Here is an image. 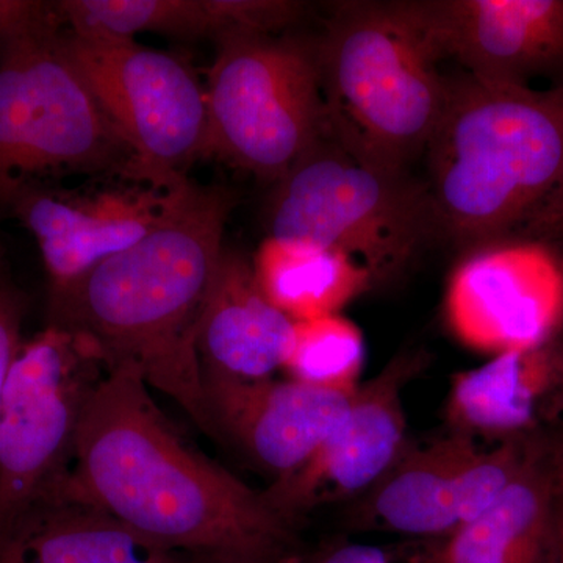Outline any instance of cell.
<instances>
[{"label":"cell","mask_w":563,"mask_h":563,"mask_svg":"<svg viewBox=\"0 0 563 563\" xmlns=\"http://www.w3.org/2000/svg\"><path fill=\"white\" fill-rule=\"evenodd\" d=\"M563 211V192L561 198L555 201L554 206L551 207L550 211H548L547 214L540 220L539 224L536 225V228L532 229V231H539V232H548L550 231L551 225H553V222L558 220L559 214H561Z\"/></svg>","instance_id":"obj_27"},{"label":"cell","mask_w":563,"mask_h":563,"mask_svg":"<svg viewBox=\"0 0 563 563\" xmlns=\"http://www.w3.org/2000/svg\"><path fill=\"white\" fill-rule=\"evenodd\" d=\"M24 298L0 261V401L7 380L20 354Z\"/></svg>","instance_id":"obj_23"},{"label":"cell","mask_w":563,"mask_h":563,"mask_svg":"<svg viewBox=\"0 0 563 563\" xmlns=\"http://www.w3.org/2000/svg\"><path fill=\"white\" fill-rule=\"evenodd\" d=\"M292 324L263 295L252 261L224 247L199 321L202 373L236 380L272 379L282 369Z\"/></svg>","instance_id":"obj_16"},{"label":"cell","mask_w":563,"mask_h":563,"mask_svg":"<svg viewBox=\"0 0 563 563\" xmlns=\"http://www.w3.org/2000/svg\"><path fill=\"white\" fill-rule=\"evenodd\" d=\"M365 342L361 329L342 314L295 321L282 369L295 383L354 395L361 387Z\"/></svg>","instance_id":"obj_22"},{"label":"cell","mask_w":563,"mask_h":563,"mask_svg":"<svg viewBox=\"0 0 563 563\" xmlns=\"http://www.w3.org/2000/svg\"><path fill=\"white\" fill-rule=\"evenodd\" d=\"M555 493H558V517L563 525V442L551 446Z\"/></svg>","instance_id":"obj_25"},{"label":"cell","mask_w":563,"mask_h":563,"mask_svg":"<svg viewBox=\"0 0 563 563\" xmlns=\"http://www.w3.org/2000/svg\"><path fill=\"white\" fill-rule=\"evenodd\" d=\"M188 563H266L257 559L235 554H191Z\"/></svg>","instance_id":"obj_26"},{"label":"cell","mask_w":563,"mask_h":563,"mask_svg":"<svg viewBox=\"0 0 563 563\" xmlns=\"http://www.w3.org/2000/svg\"><path fill=\"white\" fill-rule=\"evenodd\" d=\"M276 184L269 236L343 252L374 282L439 239L424 181L354 154L332 132Z\"/></svg>","instance_id":"obj_6"},{"label":"cell","mask_w":563,"mask_h":563,"mask_svg":"<svg viewBox=\"0 0 563 563\" xmlns=\"http://www.w3.org/2000/svg\"><path fill=\"white\" fill-rule=\"evenodd\" d=\"M558 563H563V525L558 517Z\"/></svg>","instance_id":"obj_28"},{"label":"cell","mask_w":563,"mask_h":563,"mask_svg":"<svg viewBox=\"0 0 563 563\" xmlns=\"http://www.w3.org/2000/svg\"><path fill=\"white\" fill-rule=\"evenodd\" d=\"M424 155L439 239L474 250L532 231L563 192V81L451 79Z\"/></svg>","instance_id":"obj_3"},{"label":"cell","mask_w":563,"mask_h":563,"mask_svg":"<svg viewBox=\"0 0 563 563\" xmlns=\"http://www.w3.org/2000/svg\"><path fill=\"white\" fill-rule=\"evenodd\" d=\"M214 43L202 155L279 181L331 133L317 49L276 35Z\"/></svg>","instance_id":"obj_7"},{"label":"cell","mask_w":563,"mask_h":563,"mask_svg":"<svg viewBox=\"0 0 563 563\" xmlns=\"http://www.w3.org/2000/svg\"><path fill=\"white\" fill-rule=\"evenodd\" d=\"M55 2L0 0V211L52 177L120 169L131 147L114 131L62 49Z\"/></svg>","instance_id":"obj_5"},{"label":"cell","mask_w":563,"mask_h":563,"mask_svg":"<svg viewBox=\"0 0 563 563\" xmlns=\"http://www.w3.org/2000/svg\"><path fill=\"white\" fill-rule=\"evenodd\" d=\"M101 358L79 336L46 325L22 343L0 401V543L25 515L60 495Z\"/></svg>","instance_id":"obj_8"},{"label":"cell","mask_w":563,"mask_h":563,"mask_svg":"<svg viewBox=\"0 0 563 563\" xmlns=\"http://www.w3.org/2000/svg\"><path fill=\"white\" fill-rule=\"evenodd\" d=\"M65 490L185 553L277 563L290 542V523L265 493L185 442L131 365L92 391Z\"/></svg>","instance_id":"obj_1"},{"label":"cell","mask_w":563,"mask_h":563,"mask_svg":"<svg viewBox=\"0 0 563 563\" xmlns=\"http://www.w3.org/2000/svg\"><path fill=\"white\" fill-rule=\"evenodd\" d=\"M550 233H559V235L563 236V211L561 214H559L558 220L553 222V225H551Z\"/></svg>","instance_id":"obj_29"},{"label":"cell","mask_w":563,"mask_h":563,"mask_svg":"<svg viewBox=\"0 0 563 563\" xmlns=\"http://www.w3.org/2000/svg\"><path fill=\"white\" fill-rule=\"evenodd\" d=\"M442 58L490 84L563 81V0H415Z\"/></svg>","instance_id":"obj_13"},{"label":"cell","mask_w":563,"mask_h":563,"mask_svg":"<svg viewBox=\"0 0 563 563\" xmlns=\"http://www.w3.org/2000/svg\"><path fill=\"white\" fill-rule=\"evenodd\" d=\"M314 49L332 135L361 157L410 172L451 87L413 0L339 3Z\"/></svg>","instance_id":"obj_4"},{"label":"cell","mask_w":563,"mask_h":563,"mask_svg":"<svg viewBox=\"0 0 563 563\" xmlns=\"http://www.w3.org/2000/svg\"><path fill=\"white\" fill-rule=\"evenodd\" d=\"M232 207L224 188L184 179L143 240L47 295V325L84 340L107 372L136 368L211 439L198 329Z\"/></svg>","instance_id":"obj_2"},{"label":"cell","mask_w":563,"mask_h":563,"mask_svg":"<svg viewBox=\"0 0 563 563\" xmlns=\"http://www.w3.org/2000/svg\"><path fill=\"white\" fill-rule=\"evenodd\" d=\"M481 451L472 437L455 432L409 448L363 496V520L402 536L446 540L461 528L463 476Z\"/></svg>","instance_id":"obj_18"},{"label":"cell","mask_w":563,"mask_h":563,"mask_svg":"<svg viewBox=\"0 0 563 563\" xmlns=\"http://www.w3.org/2000/svg\"><path fill=\"white\" fill-rule=\"evenodd\" d=\"M417 559H406L398 551L377 544L347 542L325 548L307 563H439L437 555L415 562Z\"/></svg>","instance_id":"obj_24"},{"label":"cell","mask_w":563,"mask_h":563,"mask_svg":"<svg viewBox=\"0 0 563 563\" xmlns=\"http://www.w3.org/2000/svg\"><path fill=\"white\" fill-rule=\"evenodd\" d=\"M420 352H404L352 395L342 420L298 472L265 493L274 510L292 523L322 504L365 496L399 462L407 446L402 391L420 369Z\"/></svg>","instance_id":"obj_11"},{"label":"cell","mask_w":563,"mask_h":563,"mask_svg":"<svg viewBox=\"0 0 563 563\" xmlns=\"http://www.w3.org/2000/svg\"><path fill=\"white\" fill-rule=\"evenodd\" d=\"M563 417V332L537 346L503 352L455 374L446 402L451 432L507 442L540 437Z\"/></svg>","instance_id":"obj_15"},{"label":"cell","mask_w":563,"mask_h":563,"mask_svg":"<svg viewBox=\"0 0 563 563\" xmlns=\"http://www.w3.org/2000/svg\"><path fill=\"white\" fill-rule=\"evenodd\" d=\"M173 188L113 185L66 191L33 184L14 196L7 213L36 240L52 292L143 240L161 221Z\"/></svg>","instance_id":"obj_12"},{"label":"cell","mask_w":563,"mask_h":563,"mask_svg":"<svg viewBox=\"0 0 563 563\" xmlns=\"http://www.w3.org/2000/svg\"><path fill=\"white\" fill-rule=\"evenodd\" d=\"M190 558L65 488L25 515L0 543V563H188Z\"/></svg>","instance_id":"obj_17"},{"label":"cell","mask_w":563,"mask_h":563,"mask_svg":"<svg viewBox=\"0 0 563 563\" xmlns=\"http://www.w3.org/2000/svg\"><path fill=\"white\" fill-rule=\"evenodd\" d=\"M55 7L66 27L128 40L150 32L217 41L247 25L243 0H63Z\"/></svg>","instance_id":"obj_21"},{"label":"cell","mask_w":563,"mask_h":563,"mask_svg":"<svg viewBox=\"0 0 563 563\" xmlns=\"http://www.w3.org/2000/svg\"><path fill=\"white\" fill-rule=\"evenodd\" d=\"M62 49L135 158V179L169 188L202 155L206 90L173 55L135 40L63 27Z\"/></svg>","instance_id":"obj_9"},{"label":"cell","mask_w":563,"mask_h":563,"mask_svg":"<svg viewBox=\"0 0 563 563\" xmlns=\"http://www.w3.org/2000/svg\"><path fill=\"white\" fill-rule=\"evenodd\" d=\"M252 266L263 295L291 321L340 313L374 282L368 269L343 252L272 236L258 246Z\"/></svg>","instance_id":"obj_20"},{"label":"cell","mask_w":563,"mask_h":563,"mask_svg":"<svg viewBox=\"0 0 563 563\" xmlns=\"http://www.w3.org/2000/svg\"><path fill=\"white\" fill-rule=\"evenodd\" d=\"M217 440L239 446L274 483L290 476L342 420L352 395L295 380H236L202 373Z\"/></svg>","instance_id":"obj_14"},{"label":"cell","mask_w":563,"mask_h":563,"mask_svg":"<svg viewBox=\"0 0 563 563\" xmlns=\"http://www.w3.org/2000/svg\"><path fill=\"white\" fill-rule=\"evenodd\" d=\"M444 314L459 342L485 354L550 342L563 332V261L539 243L474 247L451 276Z\"/></svg>","instance_id":"obj_10"},{"label":"cell","mask_w":563,"mask_h":563,"mask_svg":"<svg viewBox=\"0 0 563 563\" xmlns=\"http://www.w3.org/2000/svg\"><path fill=\"white\" fill-rule=\"evenodd\" d=\"M439 563H558V493L544 443L488 512L444 540Z\"/></svg>","instance_id":"obj_19"}]
</instances>
